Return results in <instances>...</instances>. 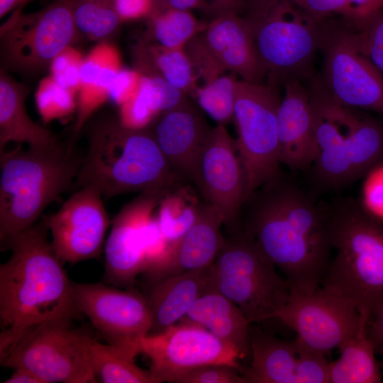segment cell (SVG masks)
<instances>
[{
	"label": "cell",
	"mask_w": 383,
	"mask_h": 383,
	"mask_svg": "<svg viewBox=\"0 0 383 383\" xmlns=\"http://www.w3.org/2000/svg\"><path fill=\"white\" fill-rule=\"evenodd\" d=\"M88 148L74 185L111 198L131 192L170 190L185 182L173 170L148 127L132 128L104 115L86 123Z\"/></svg>",
	"instance_id": "3957f363"
},
{
	"label": "cell",
	"mask_w": 383,
	"mask_h": 383,
	"mask_svg": "<svg viewBox=\"0 0 383 383\" xmlns=\"http://www.w3.org/2000/svg\"><path fill=\"white\" fill-rule=\"evenodd\" d=\"M148 18L151 38L157 45L169 49L183 48L207 26L185 10L168 9L153 13Z\"/></svg>",
	"instance_id": "d6a6232c"
},
{
	"label": "cell",
	"mask_w": 383,
	"mask_h": 383,
	"mask_svg": "<svg viewBox=\"0 0 383 383\" xmlns=\"http://www.w3.org/2000/svg\"><path fill=\"white\" fill-rule=\"evenodd\" d=\"M72 290L80 312L107 343L141 353L140 339L149 333L152 323L145 293L101 282H72Z\"/></svg>",
	"instance_id": "2e32d148"
},
{
	"label": "cell",
	"mask_w": 383,
	"mask_h": 383,
	"mask_svg": "<svg viewBox=\"0 0 383 383\" xmlns=\"http://www.w3.org/2000/svg\"><path fill=\"white\" fill-rule=\"evenodd\" d=\"M355 31L360 50L383 74V10L365 28Z\"/></svg>",
	"instance_id": "b9f144b4"
},
{
	"label": "cell",
	"mask_w": 383,
	"mask_h": 383,
	"mask_svg": "<svg viewBox=\"0 0 383 383\" xmlns=\"http://www.w3.org/2000/svg\"><path fill=\"white\" fill-rule=\"evenodd\" d=\"M235 75L222 74L194 92L201 108L220 125L233 118L238 82Z\"/></svg>",
	"instance_id": "e575fe53"
},
{
	"label": "cell",
	"mask_w": 383,
	"mask_h": 383,
	"mask_svg": "<svg viewBox=\"0 0 383 383\" xmlns=\"http://www.w3.org/2000/svg\"><path fill=\"white\" fill-rule=\"evenodd\" d=\"M367 321L339 348L340 355L329 362V383H379L382 381L374 348L366 334Z\"/></svg>",
	"instance_id": "f1b7e54d"
},
{
	"label": "cell",
	"mask_w": 383,
	"mask_h": 383,
	"mask_svg": "<svg viewBox=\"0 0 383 383\" xmlns=\"http://www.w3.org/2000/svg\"><path fill=\"white\" fill-rule=\"evenodd\" d=\"M185 182L170 190L155 210L160 226L169 246L191 228L198 218L203 204L191 189L185 187Z\"/></svg>",
	"instance_id": "1f68e13d"
},
{
	"label": "cell",
	"mask_w": 383,
	"mask_h": 383,
	"mask_svg": "<svg viewBox=\"0 0 383 383\" xmlns=\"http://www.w3.org/2000/svg\"><path fill=\"white\" fill-rule=\"evenodd\" d=\"M382 10L383 0H348L341 16L348 25L355 30H361Z\"/></svg>",
	"instance_id": "7bdbcfd3"
},
{
	"label": "cell",
	"mask_w": 383,
	"mask_h": 383,
	"mask_svg": "<svg viewBox=\"0 0 383 383\" xmlns=\"http://www.w3.org/2000/svg\"><path fill=\"white\" fill-rule=\"evenodd\" d=\"M182 320L200 325L231 345L243 360L251 357L250 323L246 316L235 303L209 284Z\"/></svg>",
	"instance_id": "d4e9b609"
},
{
	"label": "cell",
	"mask_w": 383,
	"mask_h": 383,
	"mask_svg": "<svg viewBox=\"0 0 383 383\" xmlns=\"http://www.w3.org/2000/svg\"><path fill=\"white\" fill-rule=\"evenodd\" d=\"M209 286L235 303L250 324L275 318L291 294L287 280L242 228L224 237Z\"/></svg>",
	"instance_id": "52a82bcc"
},
{
	"label": "cell",
	"mask_w": 383,
	"mask_h": 383,
	"mask_svg": "<svg viewBox=\"0 0 383 383\" xmlns=\"http://www.w3.org/2000/svg\"><path fill=\"white\" fill-rule=\"evenodd\" d=\"M246 11L267 84L277 87L291 79L306 78L324 19L313 18L290 0H273Z\"/></svg>",
	"instance_id": "ba28073f"
},
{
	"label": "cell",
	"mask_w": 383,
	"mask_h": 383,
	"mask_svg": "<svg viewBox=\"0 0 383 383\" xmlns=\"http://www.w3.org/2000/svg\"><path fill=\"white\" fill-rule=\"evenodd\" d=\"M74 0H54L43 9L23 13L18 8L1 26L3 69L37 73L80 34L73 16Z\"/></svg>",
	"instance_id": "30bf717a"
},
{
	"label": "cell",
	"mask_w": 383,
	"mask_h": 383,
	"mask_svg": "<svg viewBox=\"0 0 383 383\" xmlns=\"http://www.w3.org/2000/svg\"><path fill=\"white\" fill-rule=\"evenodd\" d=\"M367 175L362 203L370 213L383 221V165Z\"/></svg>",
	"instance_id": "ee69618b"
},
{
	"label": "cell",
	"mask_w": 383,
	"mask_h": 383,
	"mask_svg": "<svg viewBox=\"0 0 383 383\" xmlns=\"http://www.w3.org/2000/svg\"><path fill=\"white\" fill-rule=\"evenodd\" d=\"M327 209L335 256L322 287L353 303L367 323L383 304V221L350 197L327 204Z\"/></svg>",
	"instance_id": "5b68a950"
},
{
	"label": "cell",
	"mask_w": 383,
	"mask_h": 383,
	"mask_svg": "<svg viewBox=\"0 0 383 383\" xmlns=\"http://www.w3.org/2000/svg\"><path fill=\"white\" fill-rule=\"evenodd\" d=\"M301 343L296 383H329V362L326 355Z\"/></svg>",
	"instance_id": "60d3db41"
},
{
	"label": "cell",
	"mask_w": 383,
	"mask_h": 383,
	"mask_svg": "<svg viewBox=\"0 0 383 383\" xmlns=\"http://www.w3.org/2000/svg\"><path fill=\"white\" fill-rule=\"evenodd\" d=\"M202 34L226 70L239 75L245 82L263 84L267 70L245 18L238 14L219 16L209 21Z\"/></svg>",
	"instance_id": "7402d4cb"
},
{
	"label": "cell",
	"mask_w": 383,
	"mask_h": 383,
	"mask_svg": "<svg viewBox=\"0 0 383 383\" xmlns=\"http://www.w3.org/2000/svg\"><path fill=\"white\" fill-rule=\"evenodd\" d=\"M275 318L294 331L307 347L325 355L339 349L366 320L353 303L323 287L291 291Z\"/></svg>",
	"instance_id": "9a60e30c"
},
{
	"label": "cell",
	"mask_w": 383,
	"mask_h": 383,
	"mask_svg": "<svg viewBox=\"0 0 383 383\" xmlns=\"http://www.w3.org/2000/svg\"><path fill=\"white\" fill-rule=\"evenodd\" d=\"M91 365L97 382L104 383H154L149 370L135 362L138 353L88 338Z\"/></svg>",
	"instance_id": "f546056e"
},
{
	"label": "cell",
	"mask_w": 383,
	"mask_h": 383,
	"mask_svg": "<svg viewBox=\"0 0 383 383\" xmlns=\"http://www.w3.org/2000/svg\"><path fill=\"white\" fill-rule=\"evenodd\" d=\"M48 231L41 220L1 244L11 255L0 266V359L32 327L82 315Z\"/></svg>",
	"instance_id": "7a4b0ae2"
},
{
	"label": "cell",
	"mask_w": 383,
	"mask_h": 383,
	"mask_svg": "<svg viewBox=\"0 0 383 383\" xmlns=\"http://www.w3.org/2000/svg\"><path fill=\"white\" fill-rule=\"evenodd\" d=\"M170 190L140 192L111 220L105 245L104 279L106 284L133 288L143 270V230Z\"/></svg>",
	"instance_id": "ac0fdd59"
},
{
	"label": "cell",
	"mask_w": 383,
	"mask_h": 383,
	"mask_svg": "<svg viewBox=\"0 0 383 383\" xmlns=\"http://www.w3.org/2000/svg\"><path fill=\"white\" fill-rule=\"evenodd\" d=\"M189 182L201 199L222 214L228 233L241 228L240 209L247 198L245 174L235 140L225 126L211 129L194 161Z\"/></svg>",
	"instance_id": "5bb4252c"
},
{
	"label": "cell",
	"mask_w": 383,
	"mask_h": 383,
	"mask_svg": "<svg viewBox=\"0 0 383 383\" xmlns=\"http://www.w3.org/2000/svg\"><path fill=\"white\" fill-rule=\"evenodd\" d=\"M4 383H44L33 372L23 368L13 370L11 376L4 381Z\"/></svg>",
	"instance_id": "816d5d0a"
},
{
	"label": "cell",
	"mask_w": 383,
	"mask_h": 383,
	"mask_svg": "<svg viewBox=\"0 0 383 383\" xmlns=\"http://www.w3.org/2000/svg\"><path fill=\"white\" fill-rule=\"evenodd\" d=\"M280 101L276 87L237 82L233 119L247 197L282 172L278 134Z\"/></svg>",
	"instance_id": "9c48e42d"
},
{
	"label": "cell",
	"mask_w": 383,
	"mask_h": 383,
	"mask_svg": "<svg viewBox=\"0 0 383 383\" xmlns=\"http://www.w3.org/2000/svg\"><path fill=\"white\" fill-rule=\"evenodd\" d=\"M73 16L79 32L95 41L107 40L122 22L115 0H74Z\"/></svg>",
	"instance_id": "836d02e7"
},
{
	"label": "cell",
	"mask_w": 383,
	"mask_h": 383,
	"mask_svg": "<svg viewBox=\"0 0 383 383\" xmlns=\"http://www.w3.org/2000/svg\"><path fill=\"white\" fill-rule=\"evenodd\" d=\"M222 214L204 201L191 228L171 244L159 265L144 279L146 284L166 277L211 266L224 240Z\"/></svg>",
	"instance_id": "44dd1931"
},
{
	"label": "cell",
	"mask_w": 383,
	"mask_h": 383,
	"mask_svg": "<svg viewBox=\"0 0 383 383\" xmlns=\"http://www.w3.org/2000/svg\"><path fill=\"white\" fill-rule=\"evenodd\" d=\"M301 343L250 328L251 362L240 371L246 383H296Z\"/></svg>",
	"instance_id": "4316f807"
},
{
	"label": "cell",
	"mask_w": 383,
	"mask_h": 383,
	"mask_svg": "<svg viewBox=\"0 0 383 383\" xmlns=\"http://www.w3.org/2000/svg\"><path fill=\"white\" fill-rule=\"evenodd\" d=\"M140 73L138 70L122 68L115 77L110 98L119 106L134 96L139 88Z\"/></svg>",
	"instance_id": "f6af8a7d"
},
{
	"label": "cell",
	"mask_w": 383,
	"mask_h": 383,
	"mask_svg": "<svg viewBox=\"0 0 383 383\" xmlns=\"http://www.w3.org/2000/svg\"><path fill=\"white\" fill-rule=\"evenodd\" d=\"M121 21L148 18L153 10V0H115Z\"/></svg>",
	"instance_id": "7dc6e473"
},
{
	"label": "cell",
	"mask_w": 383,
	"mask_h": 383,
	"mask_svg": "<svg viewBox=\"0 0 383 383\" xmlns=\"http://www.w3.org/2000/svg\"><path fill=\"white\" fill-rule=\"evenodd\" d=\"M42 220L52 235L51 245L64 262L98 259L110 226L101 192L87 186L74 193L57 212Z\"/></svg>",
	"instance_id": "e0dca14e"
},
{
	"label": "cell",
	"mask_w": 383,
	"mask_h": 383,
	"mask_svg": "<svg viewBox=\"0 0 383 383\" xmlns=\"http://www.w3.org/2000/svg\"><path fill=\"white\" fill-rule=\"evenodd\" d=\"M186 94L158 74H140L137 93L120 106L119 119L129 128H146L160 113L185 102Z\"/></svg>",
	"instance_id": "83f0119b"
},
{
	"label": "cell",
	"mask_w": 383,
	"mask_h": 383,
	"mask_svg": "<svg viewBox=\"0 0 383 383\" xmlns=\"http://www.w3.org/2000/svg\"><path fill=\"white\" fill-rule=\"evenodd\" d=\"M189 58L197 78L205 84L222 75L226 70L206 45L202 31L194 36L183 48Z\"/></svg>",
	"instance_id": "f35d334b"
},
{
	"label": "cell",
	"mask_w": 383,
	"mask_h": 383,
	"mask_svg": "<svg viewBox=\"0 0 383 383\" xmlns=\"http://www.w3.org/2000/svg\"><path fill=\"white\" fill-rule=\"evenodd\" d=\"M28 88L0 72V151L9 142L26 143L30 148H44L59 140L49 130L34 122L26 109Z\"/></svg>",
	"instance_id": "484cf974"
},
{
	"label": "cell",
	"mask_w": 383,
	"mask_h": 383,
	"mask_svg": "<svg viewBox=\"0 0 383 383\" xmlns=\"http://www.w3.org/2000/svg\"><path fill=\"white\" fill-rule=\"evenodd\" d=\"M154 1V0H153Z\"/></svg>",
	"instance_id": "9f6ffc18"
},
{
	"label": "cell",
	"mask_w": 383,
	"mask_h": 383,
	"mask_svg": "<svg viewBox=\"0 0 383 383\" xmlns=\"http://www.w3.org/2000/svg\"><path fill=\"white\" fill-rule=\"evenodd\" d=\"M244 0H202V10L210 20L225 14L239 15L245 9Z\"/></svg>",
	"instance_id": "c3c4849f"
},
{
	"label": "cell",
	"mask_w": 383,
	"mask_h": 383,
	"mask_svg": "<svg viewBox=\"0 0 383 383\" xmlns=\"http://www.w3.org/2000/svg\"><path fill=\"white\" fill-rule=\"evenodd\" d=\"M84 155L68 140L44 148L0 151V240L30 228L74 184Z\"/></svg>",
	"instance_id": "8992f818"
},
{
	"label": "cell",
	"mask_w": 383,
	"mask_h": 383,
	"mask_svg": "<svg viewBox=\"0 0 383 383\" xmlns=\"http://www.w3.org/2000/svg\"><path fill=\"white\" fill-rule=\"evenodd\" d=\"M72 323L52 321L32 327L0 359L1 365L30 370L44 383L97 382L90 362L89 335Z\"/></svg>",
	"instance_id": "8fae6325"
},
{
	"label": "cell",
	"mask_w": 383,
	"mask_h": 383,
	"mask_svg": "<svg viewBox=\"0 0 383 383\" xmlns=\"http://www.w3.org/2000/svg\"><path fill=\"white\" fill-rule=\"evenodd\" d=\"M309 91L319 148L309 167L316 189H343L383 165V123L337 101L318 79Z\"/></svg>",
	"instance_id": "277c9868"
},
{
	"label": "cell",
	"mask_w": 383,
	"mask_h": 383,
	"mask_svg": "<svg viewBox=\"0 0 383 383\" xmlns=\"http://www.w3.org/2000/svg\"><path fill=\"white\" fill-rule=\"evenodd\" d=\"M168 248L169 244L162 233L155 211L145 223L143 230V264L140 275L143 279L162 261Z\"/></svg>",
	"instance_id": "74e56055"
},
{
	"label": "cell",
	"mask_w": 383,
	"mask_h": 383,
	"mask_svg": "<svg viewBox=\"0 0 383 383\" xmlns=\"http://www.w3.org/2000/svg\"><path fill=\"white\" fill-rule=\"evenodd\" d=\"M202 0H154L153 10L150 15L168 9L190 11L194 9H201Z\"/></svg>",
	"instance_id": "f907efd6"
},
{
	"label": "cell",
	"mask_w": 383,
	"mask_h": 383,
	"mask_svg": "<svg viewBox=\"0 0 383 383\" xmlns=\"http://www.w3.org/2000/svg\"><path fill=\"white\" fill-rule=\"evenodd\" d=\"M278 109V134L281 164L294 171L309 169L319 148L309 89L300 79L286 81Z\"/></svg>",
	"instance_id": "d6986e66"
},
{
	"label": "cell",
	"mask_w": 383,
	"mask_h": 383,
	"mask_svg": "<svg viewBox=\"0 0 383 383\" xmlns=\"http://www.w3.org/2000/svg\"><path fill=\"white\" fill-rule=\"evenodd\" d=\"M382 374L383 375V360L379 362Z\"/></svg>",
	"instance_id": "11a10c76"
},
{
	"label": "cell",
	"mask_w": 383,
	"mask_h": 383,
	"mask_svg": "<svg viewBox=\"0 0 383 383\" xmlns=\"http://www.w3.org/2000/svg\"><path fill=\"white\" fill-rule=\"evenodd\" d=\"M30 0H0V17L2 18L8 13L13 11Z\"/></svg>",
	"instance_id": "f5cc1de1"
},
{
	"label": "cell",
	"mask_w": 383,
	"mask_h": 383,
	"mask_svg": "<svg viewBox=\"0 0 383 383\" xmlns=\"http://www.w3.org/2000/svg\"><path fill=\"white\" fill-rule=\"evenodd\" d=\"M271 1L272 0H244L245 5V9L247 10L251 8L261 6Z\"/></svg>",
	"instance_id": "db71d44e"
},
{
	"label": "cell",
	"mask_w": 383,
	"mask_h": 383,
	"mask_svg": "<svg viewBox=\"0 0 383 383\" xmlns=\"http://www.w3.org/2000/svg\"><path fill=\"white\" fill-rule=\"evenodd\" d=\"M365 330L375 352L383 353V304L369 319Z\"/></svg>",
	"instance_id": "681fc988"
},
{
	"label": "cell",
	"mask_w": 383,
	"mask_h": 383,
	"mask_svg": "<svg viewBox=\"0 0 383 383\" xmlns=\"http://www.w3.org/2000/svg\"><path fill=\"white\" fill-rule=\"evenodd\" d=\"M148 127L175 173L189 182L194 161L212 129L202 113L187 99L160 113Z\"/></svg>",
	"instance_id": "ffe728a7"
},
{
	"label": "cell",
	"mask_w": 383,
	"mask_h": 383,
	"mask_svg": "<svg viewBox=\"0 0 383 383\" xmlns=\"http://www.w3.org/2000/svg\"><path fill=\"white\" fill-rule=\"evenodd\" d=\"M240 220L243 231L287 280L291 291L318 287L332 251L327 204L317 202L282 172L248 196Z\"/></svg>",
	"instance_id": "6da1fadb"
},
{
	"label": "cell",
	"mask_w": 383,
	"mask_h": 383,
	"mask_svg": "<svg viewBox=\"0 0 383 383\" xmlns=\"http://www.w3.org/2000/svg\"><path fill=\"white\" fill-rule=\"evenodd\" d=\"M319 49L321 81L332 96L348 106L383 115V74L360 50L355 30L343 20L324 19Z\"/></svg>",
	"instance_id": "7c38bea8"
},
{
	"label": "cell",
	"mask_w": 383,
	"mask_h": 383,
	"mask_svg": "<svg viewBox=\"0 0 383 383\" xmlns=\"http://www.w3.org/2000/svg\"><path fill=\"white\" fill-rule=\"evenodd\" d=\"M210 267L162 278L146 284L152 323L148 335L157 334L182 320L209 284Z\"/></svg>",
	"instance_id": "603a6c76"
},
{
	"label": "cell",
	"mask_w": 383,
	"mask_h": 383,
	"mask_svg": "<svg viewBox=\"0 0 383 383\" xmlns=\"http://www.w3.org/2000/svg\"><path fill=\"white\" fill-rule=\"evenodd\" d=\"M84 57L72 45L67 47L50 62V75L59 84L77 94L81 85V70Z\"/></svg>",
	"instance_id": "8d00e7d4"
},
{
	"label": "cell",
	"mask_w": 383,
	"mask_h": 383,
	"mask_svg": "<svg viewBox=\"0 0 383 383\" xmlns=\"http://www.w3.org/2000/svg\"><path fill=\"white\" fill-rule=\"evenodd\" d=\"M172 383H246L238 368L209 364L196 367L177 376Z\"/></svg>",
	"instance_id": "ab89813d"
},
{
	"label": "cell",
	"mask_w": 383,
	"mask_h": 383,
	"mask_svg": "<svg viewBox=\"0 0 383 383\" xmlns=\"http://www.w3.org/2000/svg\"><path fill=\"white\" fill-rule=\"evenodd\" d=\"M77 93L55 82L49 74L40 80L35 99L36 107L45 122L65 118L77 109Z\"/></svg>",
	"instance_id": "d590c367"
},
{
	"label": "cell",
	"mask_w": 383,
	"mask_h": 383,
	"mask_svg": "<svg viewBox=\"0 0 383 383\" xmlns=\"http://www.w3.org/2000/svg\"><path fill=\"white\" fill-rule=\"evenodd\" d=\"M140 352L150 361L154 383L170 382L199 366L218 364L239 368V352L196 323L183 320L163 332L140 339Z\"/></svg>",
	"instance_id": "4fadbf2b"
},
{
	"label": "cell",
	"mask_w": 383,
	"mask_h": 383,
	"mask_svg": "<svg viewBox=\"0 0 383 383\" xmlns=\"http://www.w3.org/2000/svg\"><path fill=\"white\" fill-rule=\"evenodd\" d=\"M316 20H323L331 13L342 15L348 0H290Z\"/></svg>",
	"instance_id": "bcb514c9"
},
{
	"label": "cell",
	"mask_w": 383,
	"mask_h": 383,
	"mask_svg": "<svg viewBox=\"0 0 383 383\" xmlns=\"http://www.w3.org/2000/svg\"><path fill=\"white\" fill-rule=\"evenodd\" d=\"M122 68L118 49L107 40L99 41L84 57L72 142L76 143L77 136L94 112L109 99L113 81Z\"/></svg>",
	"instance_id": "cb8c5ba5"
},
{
	"label": "cell",
	"mask_w": 383,
	"mask_h": 383,
	"mask_svg": "<svg viewBox=\"0 0 383 383\" xmlns=\"http://www.w3.org/2000/svg\"><path fill=\"white\" fill-rule=\"evenodd\" d=\"M135 55L141 74H158L185 94L197 89L196 74L183 48L143 44L138 46Z\"/></svg>",
	"instance_id": "4dcf8cb0"
}]
</instances>
